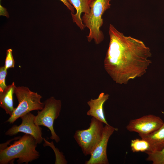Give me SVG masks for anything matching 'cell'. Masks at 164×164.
<instances>
[{
	"label": "cell",
	"instance_id": "4fadbf2b",
	"mask_svg": "<svg viewBox=\"0 0 164 164\" xmlns=\"http://www.w3.org/2000/svg\"><path fill=\"white\" fill-rule=\"evenodd\" d=\"M16 87L15 83L13 82L7 86L3 91L0 92V107L10 116L15 108L13 106V95Z\"/></svg>",
	"mask_w": 164,
	"mask_h": 164
},
{
	"label": "cell",
	"instance_id": "5bb4252c",
	"mask_svg": "<svg viewBox=\"0 0 164 164\" xmlns=\"http://www.w3.org/2000/svg\"><path fill=\"white\" fill-rule=\"evenodd\" d=\"M132 151L134 152H142L145 153L151 152V147L146 140L136 138L131 140L130 145Z\"/></svg>",
	"mask_w": 164,
	"mask_h": 164
},
{
	"label": "cell",
	"instance_id": "ac0fdd59",
	"mask_svg": "<svg viewBox=\"0 0 164 164\" xmlns=\"http://www.w3.org/2000/svg\"><path fill=\"white\" fill-rule=\"evenodd\" d=\"M62 2L63 4L67 7V9L71 12V14L74 13V8L67 0H59Z\"/></svg>",
	"mask_w": 164,
	"mask_h": 164
},
{
	"label": "cell",
	"instance_id": "277c9868",
	"mask_svg": "<svg viewBox=\"0 0 164 164\" xmlns=\"http://www.w3.org/2000/svg\"><path fill=\"white\" fill-rule=\"evenodd\" d=\"M18 101L11 116L6 121L13 124L22 115L34 110H41L44 107V103L41 101L42 97L37 92L31 91L24 86L16 87L15 91Z\"/></svg>",
	"mask_w": 164,
	"mask_h": 164
},
{
	"label": "cell",
	"instance_id": "3957f363",
	"mask_svg": "<svg viewBox=\"0 0 164 164\" xmlns=\"http://www.w3.org/2000/svg\"><path fill=\"white\" fill-rule=\"evenodd\" d=\"M111 0H94L90 5V11L87 14H84L81 19L85 26L89 29L87 36L90 42L94 39L97 44L100 43L104 39L103 34L100 29L103 22L102 15L109 9Z\"/></svg>",
	"mask_w": 164,
	"mask_h": 164
},
{
	"label": "cell",
	"instance_id": "52a82bcc",
	"mask_svg": "<svg viewBox=\"0 0 164 164\" xmlns=\"http://www.w3.org/2000/svg\"><path fill=\"white\" fill-rule=\"evenodd\" d=\"M35 116L29 112L22 116L20 118L22 120L19 125H13L6 132V135L12 136L19 132H22L33 136L38 144H40L43 140L42 137V128L40 126L34 123Z\"/></svg>",
	"mask_w": 164,
	"mask_h": 164
},
{
	"label": "cell",
	"instance_id": "6da1fadb",
	"mask_svg": "<svg viewBox=\"0 0 164 164\" xmlns=\"http://www.w3.org/2000/svg\"><path fill=\"white\" fill-rule=\"evenodd\" d=\"M110 40L104 61V68L116 83L126 84L143 75L151 63L149 48L141 40L127 36L111 24Z\"/></svg>",
	"mask_w": 164,
	"mask_h": 164
},
{
	"label": "cell",
	"instance_id": "8992f818",
	"mask_svg": "<svg viewBox=\"0 0 164 164\" xmlns=\"http://www.w3.org/2000/svg\"><path fill=\"white\" fill-rule=\"evenodd\" d=\"M44 103V108L41 110H38L35 116L34 123L37 125L47 128L51 132L50 139L58 143L60 141V138L54 130L53 123L60 115L61 102L53 97H51Z\"/></svg>",
	"mask_w": 164,
	"mask_h": 164
},
{
	"label": "cell",
	"instance_id": "9c48e42d",
	"mask_svg": "<svg viewBox=\"0 0 164 164\" xmlns=\"http://www.w3.org/2000/svg\"><path fill=\"white\" fill-rule=\"evenodd\" d=\"M118 130L109 125H105L101 140L91 153L90 159L85 162V164H109L107 154L108 143L111 135Z\"/></svg>",
	"mask_w": 164,
	"mask_h": 164
},
{
	"label": "cell",
	"instance_id": "5b68a950",
	"mask_svg": "<svg viewBox=\"0 0 164 164\" xmlns=\"http://www.w3.org/2000/svg\"><path fill=\"white\" fill-rule=\"evenodd\" d=\"M103 124L92 117L88 128L76 131L74 138L85 155H90L101 140L104 127Z\"/></svg>",
	"mask_w": 164,
	"mask_h": 164
},
{
	"label": "cell",
	"instance_id": "e0dca14e",
	"mask_svg": "<svg viewBox=\"0 0 164 164\" xmlns=\"http://www.w3.org/2000/svg\"><path fill=\"white\" fill-rule=\"evenodd\" d=\"M7 70L4 66L0 67V92L3 91L7 86L5 83Z\"/></svg>",
	"mask_w": 164,
	"mask_h": 164
},
{
	"label": "cell",
	"instance_id": "7a4b0ae2",
	"mask_svg": "<svg viewBox=\"0 0 164 164\" xmlns=\"http://www.w3.org/2000/svg\"><path fill=\"white\" fill-rule=\"evenodd\" d=\"M37 143L32 135L25 134L9 146L0 147V164H12L18 159V164L29 162L37 159L40 156L36 148Z\"/></svg>",
	"mask_w": 164,
	"mask_h": 164
},
{
	"label": "cell",
	"instance_id": "30bf717a",
	"mask_svg": "<svg viewBox=\"0 0 164 164\" xmlns=\"http://www.w3.org/2000/svg\"><path fill=\"white\" fill-rule=\"evenodd\" d=\"M109 96L108 94L102 92L99 94L97 98L89 100L87 104L90 109L87 114L95 118L105 125H109L105 118L103 106Z\"/></svg>",
	"mask_w": 164,
	"mask_h": 164
},
{
	"label": "cell",
	"instance_id": "7c38bea8",
	"mask_svg": "<svg viewBox=\"0 0 164 164\" xmlns=\"http://www.w3.org/2000/svg\"><path fill=\"white\" fill-rule=\"evenodd\" d=\"M138 135L141 138L149 142L151 147L150 152L159 151L164 148V124L150 134Z\"/></svg>",
	"mask_w": 164,
	"mask_h": 164
},
{
	"label": "cell",
	"instance_id": "8fae6325",
	"mask_svg": "<svg viewBox=\"0 0 164 164\" xmlns=\"http://www.w3.org/2000/svg\"><path fill=\"white\" fill-rule=\"evenodd\" d=\"M76 9L75 14H71L73 21L81 30L85 27L83 24L81 15L82 13L88 14L90 11V5L94 0H67Z\"/></svg>",
	"mask_w": 164,
	"mask_h": 164
},
{
	"label": "cell",
	"instance_id": "ba28073f",
	"mask_svg": "<svg viewBox=\"0 0 164 164\" xmlns=\"http://www.w3.org/2000/svg\"><path fill=\"white\" fill-rule=\"evenodd\" d=\"M164 124L160 117L149 114L131 120L126 128L128 131L136 132L138 135H147L157 130Z\"/></svg>",
	"mask_w": 164,
	"mask_h": 164
},
{
	"label": "cell",
	"instance_id": "2e32d148",
	"mask_svg": "<svg viewBox=\"0 0 164 164\" xmlns=\"http://www.w3.org/2000/svg\"><path fill=\"white\" fill-rule=\"evenodd\" d=\"M15 64V62L12 55V50L11 49H9L6 51V56L4 66L7 70L10 68H14Z\"/></svg>",
	"mask_w": 164,
	"mask_h": 164
},
{
	"label": "cell",
	"instance_id": "9a60e30c",
	"mask_svg": "<svg viewBox=\"0 0 164 164\" xmlns=\"http://www.w3.org/2000/svg\"><path fill=\"white\" fill-rule=\"evenodd\" d=\"M146 160L151 161L153 164H164V148L159 151L149 152Z\"/></svg>",
	"mask_w": 164,
	"mask_h": 164
}]
</instances>
